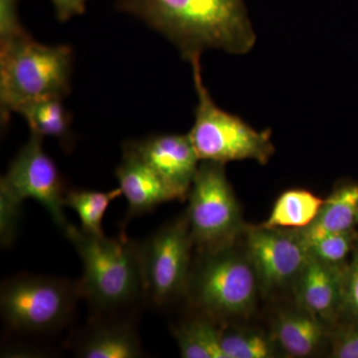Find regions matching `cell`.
<instances>
[{"label": "cell", "mask_w": 358, "mask_h": 358, "mask_svg": "<svg viewBox=\"0 0 358 358\" xmlns=\"http://www.w3.org/2000/svg\"><path fill=\"white\" fill-rule=\"evenodd\" d=\"M115 176L128 202L124 226L131 219L154 210L160 204L180 200L178 193L152 167L128 150H124L122 162L115 169Z\"/></svg>", "instance_id": "cell-14"}, {"label": "cell", "mask_w": 358, "mask_h": 358, "mask_svg": "<svg viewBox=\"0 0 358 358\" xmlns=\"http://www.w3.org/2000/svg\"><path fill=\"white\" fill-rule=\"evenodd\" d=\"M338 326L358 329V242L345 268L341 319Z\"/></svg>", "instance_id": "cell-23"}, {"label": "cell", "mask_w": 358, "mask_h": 358, "mask_svg": "<svg viewBox=\"0 0 358 358\" xmlns=\"http://www.w3.org/2000/svg\"><path fill=\"white\" fill-rule=\"evenodd\" d=\"M171 333L181 357L224 358L219 322L208 315L192 312L171 327Z\"/></svg>", "instance_id": "cell-17"}, {"label": "cell", "mask_w": 358, "mask_h": 358, "mask_svg": "<svg viewBox=\"0 0 358 358\" xmlns=\"http://www.w3.org/2000/svg\"><path fill=\"white\" fill-rule=\"evenodd\" d=\"M17 114L24 117L32 134L43 138H56L67 152L74 147V136L71 129L72 115L61 99H44L26 103L17 110Z\"/></svg>", "instance_id": "cell-18"}, {"label": "cell", "mask_w": 358, "mask_h": 358, "mask_svg": "<svg viewBox=\"0 0 358 358\" xmlns=\"http://www.w3.org/2000/svg\"><path fill=\"white\" fill-rule=\"evenodd\" d=\"M83 264L79 282L91 315L140 313L145 306L140 241L122 231L115 238L95 236L72 225L65 234Z\"/></svg>", "instance_id": "cell-2"}, {"label": "cell", "mask_w": 358, "mask_h": 358, "mask_svg": "<svg viewBox=\"0 0 358 358\" xmlns=\"http://www.w3.org/2000/svg\"><path fill=\"white\" fill-rule=\"evenodd\" d=\"M331 265L308 257L293 292L294 303L331 329L341 319L346 265Z\"/></svg>", "instance_id": "cell-13"}, {"label": "cell", "mask_w": 358, "mask_h": 358, "mask_svg": "<svg viewBox=\"0 0 358 358\" xmlns=\"http://www.w3.org/2000/svg\"><path fill=\"white\" fill-rule=\"evenodd\" d=\"M334 329L294 303L275 313L271 334L284 357H310L331 343Z\"/></svg>", "instance_id": "cell-15"}, {"label": "cell", "mask_w": 358, "mask_h": 358, "mask_svg": "<svg viewBox=\"0 0 358 358\" xmlns=\"http://www.w3.org/2000/svg\"><path fill=\"white\" fill-rule=\"evenodd\" d=\"M0 188L23 201L36 200L63 234L72 226L64 213V199L69 188L54 160L45 152L43 138L38 134H30L29 140L2 176Z\"/></svg>", "instance_id": "cell-10"}, {"label": "cell", "mask_w": 358, "mask_h": 358, "mask_svg": "<svg viewBox=\"0 0 358 358\" xmlns=\"http://www.w3.org/2000/svg\"><path fill=\"white\" fill-rule=\"evenodd\" d=\"M324 200L303 189H291L277 199L264 227L303 229L317 217Z\"/></svg>", "instance_id": "cell-20"}, {"label": "cell", "mask_w": 358, "mask_h": 358, "mask_svg": "<svg viewBox=\"0 0 358 358\" xmlns=\"http://www.w3.org/2000/svg\"><path fill=\"white\" fill-rule=\"evenodd\" d=\"M358 227V183H345L329 195L313 222L296 229L306 245L326 235L346 232Z\"/></svg>", "instance_id": "cell-16"}, {"label": "cell", "mask_w": 358, "mask_h": 358, "mask_svg": "<svg viewBox=\"0 0 358 358\" xmlns=\"http://www.w3.org/2000/svg\"><path fill=\"white\" fill-rule=\"evenodd\" d=\"M358 242V230L334 233L307 245L308 254L320 262L343 265L350 260Z\"/></svg>", "instance_id": "cell-22"}, {"label": "cell", "mask_w": 358, "mask_h": 358, "mask_svg": "<svg viewBox=\"0 0 358 358\" xmlns=\"http://www.w3.org/2000/svg\"><path fill=\"white\" fill-rule=\"evenodd\" d=\"M224 358H275L284 357L271 333L255 327L219 322Z\"/></svg>", "instance_id": "cell-19"}, {"label": "cell", "mask_w": 358, "mask_h": 358, "mask_svg": "<svg viewBox=\"0 0 358 358\" xmlns=\"http://www.w3.org/2000/svg\"><path fill=\"white\" fill-rule=\"evenodd\" d=\"M122 195L121 188L109 192L74 189L69 188L66 192L64 206L76 212L81 229L95 236L105 235L103 231V219L109 208L110 202Z\"/></svg>", "instance_id": "cell-21"}, {"label": "cell", "mask_w": 358, "mask_h": 358, "mask_svg": "<svg viewBox=\"0 0 358 358\" xmlns=\"http://www.w3.org/2000/svg\"><path fill=\"white\" fill-rule=\"evenodd\" d=\"M140 313L91 315L73 336L70 348L82 358H138L145 357L138 329Z\"/></svg>", "instance_id": "cell-11"}, {"label": "cell", "mask_w": 358, "mask_h": 358, "mask_svg": "<svg viewBox=\"0 0 358 358\" xmlns=\"http://www.w3.org/2000/svg\"><path fill=\"white\" fill-rule=\"evenodd\" d=\"M238 243L197 252L185 294L192 312L218 322L245 319L254 312L261 294L258 279L246 250Z\"/></svg>", "instance_id": "cell-4"}, {"label": "cell", "mask_w": 358, "mask_h": 358, "mask_svg": "<svg viewBox=\"0 0 358 358\" xmlns=\"http://www.w3.org/2000/svg\"><path fill=\"white\" fill-rule=\"evenodd\" d=\"M200 57L190 59L197 95L195 120L189 134L200 162L252 159L268 164L275 148L270 131H257L236 115L217 107L203 83Z\"/></svg>", "instance_id": "cell-6"}, {"label": "cell", "mask_w": 358, "mask_h": 358, "mask_svg": "<svg viewBox=\"0 0 358 358\" xmlns=\"http://www.w3.org/2000/svg\"><path fill=\"white\" fill-rule=\"evenodd\" d=\"M124 150L152 167L180 200L187 199L200 164L189 134H152L127 141Z\"/></svg>", "instance_id": "cell-12"}, {"label": "cell", "mask_w": 358, "mask_h": 358, "mask_svg": "<svg viewBox=\"0 0 358 358\" xmlns=\"http://www.w3.org/2000/svg\"><path fill=\"white\" fill-rule=\"evenodd\" d=\"M117 8L164 35L188 61L208 49L245 54L256 41L244 0H117Z\"/></svg>", "instance_id": "cell-1"}, {"label": "cell", "mask_w": 358, "mask_h": 358, "mask_svg": "<svg viewBox=\"0 0 358 358\" xmlns=\"http://www.w3.org/2000/svg\"><path fill=\"white\" fill-rule=\"evenodd\" d=\"M86 2L87 0H52L56 16L61 22L84 14L86 11Z\"/></svg>", "instance_id": "cell-27"}, {"label": "cell", "mask_w": 358, "mask_h": 358, "mask_svg": "<svg viewBox=\"0 0 358 358\" xmlns=\"http://www.w3.org/2000/svg\"><path fill=\"white\" fill-rule=\"evenodd\" d=\"M72 66L70 46L39 43L27 32L0 45L2 127L26 103L69 96Z\"/></svg>", "instance_id": "cell-3"}, {"label": "cell", "mask_w": 358, "mask_h": 358, "mask_svg": "<svg viewBox=\"0 0 358 358\" xmlns=\"http://www.w3.org/2000/svg\"><path fill=\"white\" fill-rule=\"evenodd\" d=\"M23 202L0 188V243L2 248L13 246L18 236Z\"/></svg>", "instance_id": "cell-24"}, {"label": "cell", "mask_w": 358, "mask_h": 358, "mask_svg": "<svg viewBox=\"0 0 358 358\" xmlns=\"http://www.w3.org/2000/svg\"><path fill=\"white\" fill-rule=\"evenodd\" d=\"M225 164L200 162L188 192L185 212L195 251H213L238 243L247 227Z\"/></svg>", "instance_id": "cell-7"}, {"label": "cell", "mask_w": 358, "mask_h": 358, "mask_svg": "<svg viewBox=\"0 0 358 358\" xmlns=\"http://www.w3.org/2000/svg\"><path fill=\"white\" fill-rule=\"evenodd\" d=\"M25 33L18 15V0H0V45L13 41Z\"/></svg>", "instance_id": "cell-25"}, {"label": "cell", "mask_w": 358, "mask_h": 358, "mask_svg": "<svg viewBox=\"0 0 358 358\" xmlns=\"http://www.w3.org/2000/svg\"><path fill=\"white\" fill-rule=\"evenodd\" d=\"M194 243L185 213L140 241L145 306L164 308L185 299Z\"/></svg>", "instance_id": "cell-8"}, {"label": "cell", "mask_w": 358, "mask_h": 358, "mask_svg": "<svg viewBox=\"0 0 358 358\" xmlns=\"http://www.w3.org/2000/svg\"><path fill=\"white\" fill-rule=\"evenodd\" d=\"M80 300L78 281L50 275H13L0 289L2 319L9 329L20 334L60 331L72 320Z\"/></svg>", "instance_id": "cell-5"}, {"label": "cell", "mask_w": 358, "mask_h": 358, "mask_svg": "<svg viewBox=\"0 0 358 358\" xmlns=\"http://www.w3.org/2000/svg\"><path fill=\"white\" fill-rule=\"evenodd\" d=\"M329 348L333 357L358 358V329L345 326L334 327Z\"/></svg>", "instance_id": "cell-26"}, {"label": "cell", "mask_w": 358, "mask_h": 358, "mask_svg": "<svg viewBox=\"0 0 358 358\" xmlns=\"http://www.w3.org/2000/svg\"><path fill=\"white\" fill-rule=\"evenodd\" d=\"M244 248L258 279L264 298L293 292L294 284L308 262V247L296 229L264 226L247 227Z\"/></svg>", "instance_id": "cell-9"}]
</instances>
